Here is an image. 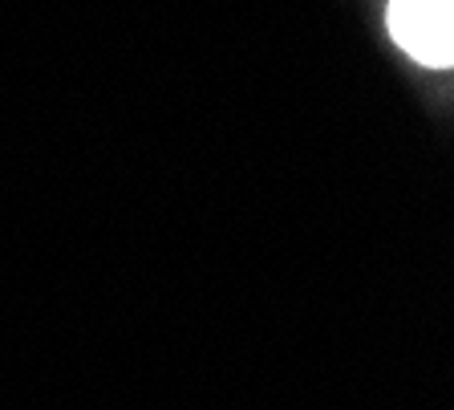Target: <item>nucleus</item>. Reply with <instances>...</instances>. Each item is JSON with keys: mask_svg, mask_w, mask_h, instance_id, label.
Here are the masks:
<instances>
[{"mask_svg": "<svg viewBox=\"0 0 454 410\" xmlns=\"http://www.w3.org/2000/svg\"><path fill=\"white\" fill-rule=\"evenodd\" d=\"M389 33L422 66H454V0H389Z\"/></svg>", "mask_w": 454, "mask_h": 410, "instance_id": "1", "label": "nucleus"}]
</instances>
